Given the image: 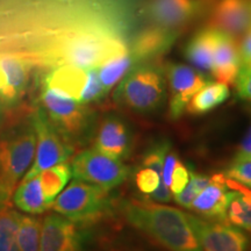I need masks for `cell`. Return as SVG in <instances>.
I'll use <instances>...</instances> for the list:
<instances>
[{"label":"cell","instance_id":"1","mask_svg":"<svg viewBox=\"0 0 251 251\" xmlns=\"http://www.w3.org/2000/svg\"><path fill=\"white\" fill-rule=\"evenodd\" d=\"M127 47L120 39L98 29L80 28L55 37L41 52L47 64L74 65L81 69L98 68L124 52Z\"/></svg>","mask_w":251,"mask_h":251},{"label":"cell","instance_id":"2","mask_svg":"<svg viewBox=\"0 0 251 251\" xmlns=\"http://www.w3.org/2000/svg\"><path fill=\"white\" fill-rule=\"evenodd\" d=\"M125 218L134 228L143 231L170 251H202L187 214L174 207L147 202L126 201Z\"/></svg>","mask_w":251,"mask_h":251},{"label":"cell","instance_id":"3","mask_svg":"<svg viewBox=\"0 0 251 251\" xmlns=\"http://www.w3.org/2000/svg\"><path fill=\"white\" fill-rule=\"evenodd\" d=\"M166 98V80L162 69L153 64L136 65L119 83L114 100L129 111L148 114L162 107Z\"/></svg>","mask_w":251,"mask_h":251},{"label":"cell","instance_id":"4","mask_svg":"<svg viewBox=\"0 0 251 251\" xmlns=\"http://www.w3.org/2000/svg\"><path fill=\"white\" fill-rule=\"evenodd\" d=\"M35 146L31 124L0 141V194L6 200L33 162Z\"/></svg>","mask_w":251,"mask_h":251},{"label":"cell","instance_id":"5","mask_svg":"<svg viewBox=\"0 0 251 251\" xmlns=\"http://www.w3.org/2000/svg\"><path fill=\"white\" fill-rule=\"evenodd\" d=\"M57 214L75 224L92 222L109 207L108 191L87 181L75 179L51 205Z\"/></svg>","mask_w":251,"mask_h":251},{"label":"cell","instance_id":"6","mask_svg":"<svg viewBox=\"0 0 251 251\" xmlns=\"http://www.w3.org/2000/svg\"><path fill=\"white\" fill-rule=\"evenodd\" d=\"M31 125L36 135V157L24 179L35 177L40 172L65 162L74 152V148L56 129L41 106L31 115Z\"/></svg>","mask_w":251,"mask_h":251},{"label":"cell","instance_id":"7","mask_svg":"<svg viewBox=\"0 0 251 251\" xmlns=\"http://www.w3.org/2000/svg\"><path fill=\"white\" fill-rule=\"evenodd\" d=\"M41 102L47 117L65 139H79L89 129L91 114L84 103L45 86Z\"/></svg>","mask_w":251,"mask_h":251},{"label":"cell","instance_id":"8","mask_svg":"<svg viewBox=\"0 0 251 251\" xmlns=\"http://www.w3.org/2000/svg\"><path fill=\"white\" fill-rule=\"evenodd\" d=\"M71 169L76 179L97 185L105 191L121 185L130 174L129 168L120 159L105 155L96 148L78 153Z\"/></svg>","mask_w":251,"mask_h":251},{"label":"cell","instance_id":"9","mask_svg":"<svg viewBox=\"0 0 251 251\" xmlns=\"http://www.w3.org/2000/svg\"><path fill=\"white\" fill-rule=\"evenodd\" d=\"M187 220L202 251H247L250 246L248 235L233 225L209 222L192 214H187Z\"/></svg>","mask_w":251,"mask_h":251},{"label":"cell","instance_id":"10","mask_svg":"<svg viewBox=\"0 0 251 251\" xmlns=\"http://www.w3.org/2000/svg\"><path fill=\"white\" fill-rule=\"evenodd\" d=\"M166 77L170 89V105L169 112L172 119H179L194 94L199 92L203 86L209 83L205 74L198 71L190 65L169 64Z\"/></svg>","mask_w":251,"mask_h":251},{"label":"cell","instance_id":"11","mask_svg":"<svg viewBox=\"0 0 251 251\" xmlns=\"http://www.w3.org/2000/svg\"><path fill=\"white\" fill-rule=\"evenodd\" d=\"M83 234L77 224L59 216L48 215L43 220L41 228L40 251H81Z\"/></svg>","mask_w":251,"mask_h":251},{"label":"cell","instance_id":"12","mask_svg":"<svg viewBox=\"0 0 251 251\" xmlns=\"http://www.w3.org/2000/svg\"><path fill=\"white\" fill-rule=\"evenodd\" d=\"M211 27L236 40L251 27V0H219Z\"/></svg>","mask_w":251,"mask_h":251},{"label":"cell","instance_id":"13","mask_svg":"<svg viewBox=\"0 0 251 251\" xmlns=\"http://www.w3.org/2000/svg\"><path fill=\"white\" fill-rule=\"evenodd\" d=\"M30 63L20 56L0 57V101L12 106L19 101L29 80Z\"/></svg>","mask_w":251,"mask_h":251},{"label":"cell","instance_id":"14","mask_svg":"<svg viewBox=\"0 0 251 251\" xmlns=\"http://www.w3.org/2000/svg\"><path fill=\"white\" fill-rule=\"evenodd\" d=\"M133 136L128 125L118 117L101 122L96 137V149L114 158H127L131 151Z\"/></svg>","mask_w":251,"mask_h":251},{"label":"cell","instance_id":"15","mask_svg":"<svg viewBox=\"0 0 251 251\" xmlns=\"http://www.w3.org/2000/svg\"><path fill=\"white\" fill-rule=\"evenodd\" d=\"M228 192L227 177L224 175L212 176V183L193 200L190 209L203 218L226 222Z\"/></svg>","mask_w":251,"mask_h":251},{"label":"cell","instance_id":"16","mask_svg":"<svg viewBox=\"0 0 251 251\" xmlns=\"http://www.w3.org/2000/svg\"><path fill=\"white\" fill-rule=\"evenodd\" d=\"M219 31V30H218ZM241 69L238 46L233 37L219 31L214 49L212 75L219 83L234 85Z\"/></svg>","mask_w":251,"mask_h":251},{"label":"cell","instance_id":"17","mask_svg":"<svg viewBox=\"0 0 251 251\" xmlns=\"http://www.w3.org/2000/svg\"><path fill=\"white\" fill-rule=\"evenodd\" d=\"M87 79L89 69L77 68L74 65H58L47 75L45 86L80 102Z\"/></svg>","mask_w":251,"mask_h":251},{"label":"cell","instance_id":"18","mask_svg":"<svg viewBox=\"0 0 251 251\" xmlns=\"http://www.w3.org/2000/svg\"><path fill=\"white\" fill-rule=\"evenodd\" d=\"M196 11L193 0H152L150 15L159 28L170 29L187 23Z\"/></svg>","mask_w":251,"mask_h":251},{"label":"cell","instance_id":"19","mask_svg":"<svg viewBox=\"0 0 251 251\" xmlns=\"http://www.w3.org/2000/svg\"><path fill=\"white\" fill-rule=\"evenodd\" d=\"M219 31L209 27L196 34L185 48V57L194 69L202 74H212L214 49Z\"/></svg>","mask_w":251,"mask_h":251},{"label":"cell","instance_id":"20","mask_svg":"<svg viewBox=\"0 0 251 251\" xmlns=\"http://www.w3.org/2000/svg\"><path fill=\"white\" fill-rule=\"evenodd\" d=\"M229 188L226 224L251 233V190L227 178Z\"/></svg>","mask_w":251,"mask_h":251},{"label":"cell","instance_id":"21","mask_svg":"<svg viewBox=\"0 0 251 251\" xmlns=\"http://www.w3.org/2000/svg\"><path fill=\"white\" fill-rule=\"evenodd\" d=\"M230 97L229 86L222 83H211L194 94L187 105V112L193 115H201L219 107Z\"/></svg>","mask_w":251,"mask_h":251},{"label":"cell","instance_id":"22","mask_svg":"<svg viewBox=\"0 0 251 251\" xmlns=\"http://www.w3.org/2000/svg\"><path fill=\"white\" fill-rule=\"evenodd\" d=\"M14 203L21 211L29 214H41L49 208L43 198L39 175L24 179L14 193Z\"/></svg>","mask_w":251,"mask_h":251},{"label":"cell","instance_id":"23","mask_svg":"<svg viewBox=\"0 0 251 251\" xmlns=\"http://www.w3.org/2000/svg\"><path fill=\"white\" fill-rule=\"evenodd\" d=\"M72 176L71 165L68 163L62 162L56 164L47 170L40 172L39 178L42 188L43 198L46 202L51 207L52 202L58 194L62 192L63 188L68 184Z\"/></svg>","mask_w":251,"mask_h":251},{"label":"cell","instance_id":"24","mask_svg":"<svg viewBox=\"0 0 251 251\" xmlns=\"http://www.w3.org/2000/svg\"><path fill=\"white\" fill-rule=\"evenodd\" d=\"M137 62L135 56L128 51L109 58L98 67V75L103 89L108 92L113 86L120 81L125 75L134 67V63Z\"/></svg>","mask_w":251,"mask_h":251},{"label":"cell","instance_id":"25","mask_svg":"<svg viewBox=\"0 0 251 251\" xmlns=\"http://www.w3.org/2000/svg\"><path fill=\"white\" fill-rule=\"evenodd\" d=\"M172 39L174 37L170 34L165 33L162 29L146 31L135 41L130 52L137 61L153 57L168 49L171 45Z\"/></svg>","mask_w":251,"mask_h":251},{"label":"cell","instance_id":"26","mask_svg":"<svg viewBox=\"0 0 251 251\" xmlns=\"http://www.w3.org/2000/svg\"><path fill=\"white\" fill-rule=\"evenodd\" d=\"M21 215L14 209H0V251H19L17 234Z\"/></svg>","mask_w":251,"mask_h":251},{"label":"cell","instance_id":"27","mask_svg":"<svg viewBox=\"0 0 251 251\" xmlns=\"http://www.w3.org/2000/svg\"><path fill=\"white\" fill-rule=\"evenodd\" d=\"M41 228L39 219L21 215L17 234L19 251H40Z\"/></svg>","mask_w":251,"mask_h":251},{"label":"cell","instance_id":"28","mask_svg":"<svg viewBox=\"0 0 251 251\" xmlns=\"http://www.w3.org/2000/svg\"><path fill=\"white\" fill-rule=\"evenodd\" d=\"M212 183V177L206 175L196 174L194 171H190V180L180 193L176 194V201L178 205L190 208L193 200L199 196L201 191Z\"/></svg>","mask_w":251,"mask_h":251},{"label":"cell","instance_id":"29","mask_svg":"<svg viewBox=\"0 0 251 251\" xmlns=\"http://www.w3.org/2000/svg\"><path fill=\"white\" fill-rule=\"evenodd\" d=\"M169 150H170L169 142H158L153 144L151 148L146 152V155L143 156L142 163L144 168L156 171L159 178H162L163 163H164L165 155Z\"/></svg>","mask_w":251,"mask_h":251},{"label":"cell","instance_id":"30","mask_svg":"<svg viewBox=\"0 0 251 251\" xmlns=\"http://www.w3.org/2000/svg\"><path fill=\"white\" fill-rule=\"evenodd\" d=\"M106 90L103 89L101 81H100L98 75V68H91L89 69V79L81 94L80 102L86 105V103L97 101V100L101 99L102 97L106 96Z\"/></svg>","mask_w":251,"mask_h":251},{"label":"cell","instance_id":"31","mask_svg":"<svg viewBox=\"0 0 251 251\" xmlns=\"http://www.w3.org/2000/svg\"><path fill=\"white\" fill-rule=\"evenodd\" d=\"M226 177L251 190V159L234 161L226 171Z\"/></svg>","mask_w":251,"mask_h":251},{"label":"cell","instance_id":"32","mask_svg":"<svg viewBox=\"0 0 251 251\" xmlns=\"http://www.w3.org/2000/svg\"><path fill=\"white\" fill-rule=\"evenodd\" d=\"M161 179L162 178H159L156 171L151 170V169L144 168L137 172L136 179L135 180H136L137 188H139L141 192L148 196V194L156 190Z\"/></svg>","mask_w":251,"mask_h":251},{"label":"cell","instance_id":"33","mask_svg":"<svg viewBox=\"0 0 251 251\" xmlns=\"http://www.w3.org/2000/svg\"><path fill=\"white\" fill-rule=\"evenodd\" d=\"M237 96L244 101L251 103V65L241 67L236 80Z\"/></svg>","mask_w":251,"mask_h":251},{"label":"cell","instance_id":"34","mask_svg":"<svg viewBox=\"0 0 251 251\" xmlns=\"http://www.w3.org/2000/svg\"><path fill=\"white\" fill-rule=\"evenodd\" d=\"M188 180H190V171L185 166L183 163L178 162L175 166V170L172 172V178H171V191L172 193L178 194L184 190L186 186Z\"/></svg>","mask_w":251,"mask_h":251},{"label":"cell","instance_id":"35","mask_svg":"<svg viewBox=\"0 0 251 251\" xmlns=\"http://www.w3.org/2000/svg\"><path fill=\"white\" fill-rule=\"evenodd\" d=\"M238 54H240L241 67L251 65V27L243 34L238 47Z\"/></svg>","mask_w":251,"mask_h":251},{"label":"cell","instance_id":"36","mask_svg":"<svg viewBox=\"0 0 251 251\" xmlns=\"http://www.w3.org/2000/svg\"><path fill=\"white\" fill-rule=\"evenodd\" d=\"M177 163H178L177 155L169 150L165 155L164 163H163V171H162V180L164 181V184L168 187H170L172 172H174L175 166Z\"/></svg>","mask_w":251,"mask_h":251},{"label":"cell","instance_id":"37","mask_svg":"<svg viewBox=\"0 0 251 251\" xmlns=\"http://www.w3.org/2000/svg\"><path fill=\"white\" fill-rule=\"evenodd\" d=\"M149 199H151L152 201L159 202V203H164V202H170L172 200V196L169 191V188L166 185L164 184V181L162 179L159 180L158 186L153 192L148 194Z\"/></svg>","mask_w":251,"mask_h":251},{"label":"cell","instance_id":"38","mask_svg":"<svg viewBox=\"0 0 251 251\" xmlns=\"http://www.w3.org/2000/svg\"><path fill=\"white\" fill-rule=\"evenodd\" d=\"M249 155H251V124L249 128H248L246 135L243 136L242 141H241L240 147H238V151L236 156H235V158H241V157H246Z\"/></svg>","mask_w":251,"mask_h":251},{"label":"cell","instance_id":"39","mask_svg":"<svg viewBox=\"0 0 251 251\" xmlns=\"http://www.w3.org/2000/svg\"><path fill=\"white\" fill-rule=\"evenodd\" d=\"M119 251H139V250H119Z\"/></svg>","mask_w":251,"mask_h":251}]
</instances>
